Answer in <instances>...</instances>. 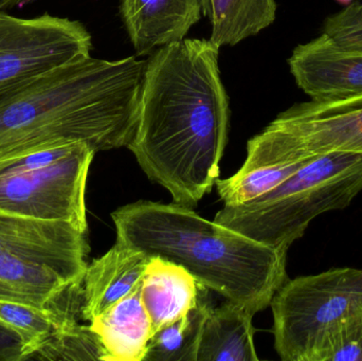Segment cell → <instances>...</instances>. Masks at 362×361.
I'll return each mask as SVG.
<instances>
[{"label": "cell", "mask_w": 362, "mask_h": 361, "mask_svg": "<svg viewBox=\"0 0 362 361\" xmlns=\"http://www.w3.org/2000/svg\"><path fill=\"white\" fill-rule=\"evenodd\" d=\"M361 190L362 154L329 153L261 196L240 205H223L214 222L287 252L315 218L346 209Z\"/></svg>", "instance_id": "5"}, {"label": "cell", "mask_w": 362, "mask_h": 361, "mask_svg": "<svg viewBox=\"0 0 362 361\" xmlns=\"http://www.w3.org/2000/svg\"><path fill=\"white\" fill-rule=\"evenodd\" d=\"M314 361H362V313L342 320L327 335Z\"/></svg>", "instance_id": "19"}, {"label": "cell", "mask_w": 362, "mask_h": 361, "mask_svg": "<svg viewBox=\"0 0 362 361\" xmlns=\"http://www.w3.org/2000/svg\"><path fill=\"white\" fill-rule=\"evenodd\" d=\"M117 239L182 267L198 284L253 316L288 280L287 252L274 249L180 203L137 201L112 214Z\"/></svg>", "instance_id": "3"}, {"label": "cell", "mask_w": 362, "mask_h": 361, "mask_svg": "<svg viewBox=\"0 0 362 361\" xmlns=\"http://www.w3.org/2000/svg\"><path fill=\"white\" fill-rule=\"evenodd\" d=\"M270 307L281 360L314 361L327 335L342 320L362 313V268H334L287 280Z\"/></svg>", "instance_id": "6"}, {"label": "cell", "mask_w": 362, "mask_h": 361, "mask_svg": "<svg viewBox=\"0 0 362 361\" xmlns=\"http://www.w3.org/2000/svg\"><path fill=\"white\" fill-rule=\"evenodd\" d=\"M336 1L339 2L340 4H344V6H350L351 4H353L354 0H336Z\"/></svg>", "instance_id": "23"}, {"label": "cell", "mask_w": 362, "mask_h": 361, "mask_svg": "<svg viewBox=\"0 0 362 361\" xmlns=\"http://www.w3.org/2000/svg\"><path fill=\"white\" fill-rule=\"evenodd\" d=\"M35 0H0V10H8V8H23L32 4Z\"/></svg>", "instance_id": "22"}, {"label": "cell", "mask_w": 362, "mask_h": 361, "mask_svg": "<svg viewBox=\"0 0 362 361\" xmlns=\"http://www.w3.org/2000/svg\"><path fill=\"white\" fill-rule=\"evenodd\" d=\"M88 252L86 233L71 224L0 212V256L13 254L45 263L83 281Z\"/></svg>", "instance_id": "9"}, {"label": "cell", "mask_w": 362, "mask_h": 361, "mask_svg": "<svg viewBox=\"0 0 362 361\" xmlns=\"http://www.w3.org/2000/svg\"><path fill=\"white\" fill-rule=\"evenodd\" d=\"M151 256L117 239L101 258L87 265L83 278L82 318L90 322L141 282Z\"/></svg>", "instance_id": "12"}, {"label": "cell", "mask_w": 362, "mask_h": 361, "mask_svg": "<svg viewBox=\"0 0 362 361\" xmlns=\"http://www.w3.org/2000/svg\"><path fill=\"white\" fill-rule=\"evenodd\" d=\"M253 315L245 307L225 300L211 307L204 319L197 361H257Z\"/></svg>", "instance_id": "15"}, {"label": "cell", "mask_w": 362, "mask_h": 361, "mask_svg": "<svg viewBox=\"0 0 362 361\" xmlns=\"http://www.w3.org/2000/svg\"><path fill=\"white\" fill-rule=\"evenodd\" d=\"M288 64L298 86L312 99L362 93V53L344 48L323 32L296 47Z\"/></svg>", "instance_id": "10"}, {"label": "cell", "mask_w": 362, "mask_h": 361, "mask_svg": "<svg viewBox=\"0 0 362 361\" xmlns=\"http://www.w3.org/2000/svg\"><path fill=\"white\" fill-rule=\"evenodd\" d=\"M95 153L87 144L78 143L54 162L0 174V212L65 222L87 233L85 193Z\"/></svg>", "instance_id": "7"}, {"label": "cell", "mask_w": 362, "mask_h": 361, "mask_svg": "<svg viewBox=\"0 0 362 361\" xmlns=\"http://www.w3.org/2000/svg\"><path fill=\"white\" fill-rule=\"evenodd\" d=\"M25 360L23 339L18 333L0 321V361Z\"/></svg>", "instance_id": "21"}, {"label": "cell", "mask_w": 362, "mask_h": 361, "mask_svg": "<svg viewBox=\"0 0 362 361\" xmlns=\"http://www.w3.org/2000/svg\"><path fill=\"white\" fill-rule=\"evenodd\" d=\"M141 282L112 305L108 311L89 322L105 351V361H144L153 328L141 298Z\"/></svg>", "instance_id": "13"}, {"label": "cell", "mask_w": 362, "mask_h": 361, "mask_svg": "<svg viewBox=\"0 0 362 361\" xmlns=\"http://www.w3.org/2000/svg\"><path fill=\"white\" fill-rule=\"evenodd\" d=\"M211 307L208 288L200 285L197 304L153 334L144 361H197L202 326Z\"/></svg>", "instance_id": "18"}, {"label": "cell", "mask_w": 362, "mask_h": 361, "mask_svg": "<svg viewBox=\"0 0 362 361\" xmlns=\"http://www.w3.org/2000/svg\"><path fill=\"white\" fill-rule=\"evenodd\" d=\"M91 35L78 20L0 10V93L66 64L91 57Z\"/></svg>", "instance_id": "8"}, {"label": "cell", "mask_w": 362, "mask_h": 361, "mask_svg": "<svg viewBox=\"0 0 362 361\" xmlns=\"http://www.w3.org/2000/svg\"><path fill=\"white\" fill-rule=\"evenodd\" d=\"M121 16L137 55L183 40L202 18V0H121Z\"/></svg>", "instance_id": "11"}, {"label": "cell", "mask_w": 362, "mask_h": 361, "mask_svg": "<svg viewBox=\"0 0 362 361\" xmlns=\"http://www.w3.org/2000/svg\"><path fill=\"white\" fill-rule=\"evenodd\" d=\"M362 154V93L312 99L281 112L247 144L244 165L215 182L223 205L236 206L279 186L321 155Z\"/></svg>", "instance_id": "4"}, {"label": "cell", "mask_w": 362, "mask_h": 361, "mask_svg": "<svg viewBox=\"0 0 362 361\" xmlns=\"http://www.w3.org/2000/svg\"><path fill=\"white\" fill-rule=\"evenodd\" d=\"M202 4L212 25L210 40L219 48L235 46L276 20V0H202Z\"/></svg>", "instance_id": "17"}, {"label": "cell", "mask_w": 362, "mask_h": 361, "mask_svg": "<svg viewBox=\"0 0 362 361\" xmlns=\"http://www.w3.org/2000/svg\"><path fill=\"white\" fill-rule=\"evenodd\" d=\"M322 32L344 48L362 53V4L354 1L327 17Z\"/></svg>", "instance_id": "20"}, {"label": "cell", "mask_w": 362, "mask_h": 361, "mask_svg": "<svg viewBox=\"0 0 362 361\" xmlns=\"http://www.w3.org/2000/svg\"><path fill=\"white\" fill-rule=\"evenodd\" d=\"M219 47L183 38L157 49L146 64L137 123L127 148L174 203L194 207L219 176L229 131V99Z\"/></svg>", "instance_id": "1"}, {"label": "cell", "mask_w": 362, "mask_h": 361, "mask_svg": "<svg viewBox=\"0 0 362 361\" xmlns=\"http://www.w3.org/2000/svg\"><path fill=\"white\" fill-rule=\"evenodd\" d=\"M146 64L89 57L0 93V159L68 143L127 148Z\"/></svg>", "instance_id": "2"}, {"label": "cell", "mask_w": 362, "mask_h": 361, "mask_svg": "<svg viewBox=\"0 0 362 361\" xmlns=\"http://www.w3.org/2000/svg\"><path fill=\"white\" fill-rule=\"evenodd\" d=\"M82 282L45 263L0 256V300L46 307L70 286Z\"/></svg>", "instance_id": "16"}, {"label": "cell", "mask_w": 362, "mask_h": 361, "mask_svg": "<svg viewBox=\"0 0 362 361\" xmlns=\"http://www.w3.org/2000/svg\"><path fill=\"white\" fill-rule=\"evenodd\" d=\"M200 284L185 269L151 258L142 278L141 298L153 333L187 315L196 304Z\"/></svg>", "instance_id": "14"}]
</instances>
